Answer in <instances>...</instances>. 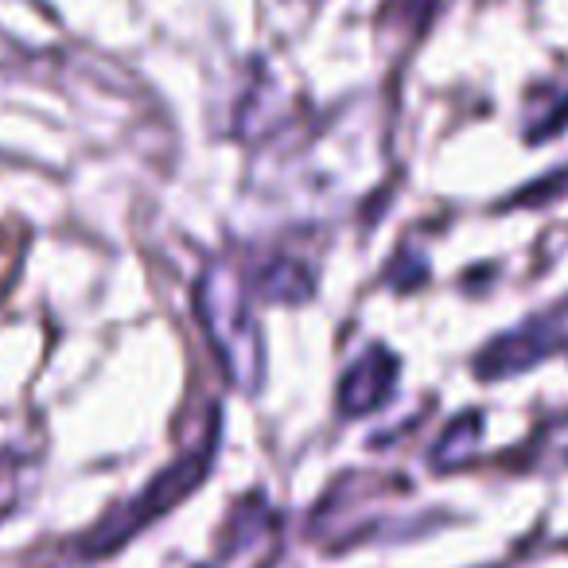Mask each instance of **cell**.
Segmentation results:
<instances>
[{"mask_svg":"<svg viewBox=\"0 0 568 568\" xmlns=\"http://www.w3.org/2000/svg\"><path fill=\"white\" fill-rule=\"evenodd\" d=\"M203 475H206V452H203V456H191V459H183V464H175L172 471L160 475L156 487H149L141 498H136V506H133V510H125V518H118L113 526L98 529L94 549H113L118 541L133 537L136 529L144 526V521L160 518V514L172 510V506L180 503L187 490H195L199 483H203Z\"/></svg>","mask_w":568,"mask_h":568,"instance_id":"2","label":"cell"},{"mask_svg":"<svg viewBox=\"0 0 568 568\" xmlns=\"http://www.w3.org/2000/svg\"><path fill=\"white\" fill-rule=\"evenodd\" d=\"M394 389V358L386 351H371L358 366H351L347 382H343V409L366 413L378 402H386Z\"/></svg>","mask_w":568,"mask_h":568,"instance_id":"3","label":"cell"},{"mask_svg":"<svg viewBox=\"0 0 568 568\" xmlns=\"http://www.w3.org/2000/svg\"><path fill=\"white\" fill-rule=\"evenodd\" d=\"M199 312L219 347L226 374L242 389H257L261 382V332L245 304V284L230 273V265H211L199 284Z\"/></svg>","mask_w":568,"mask_h":568,"instance_id":"1","label":"cell"}]
</instances>
